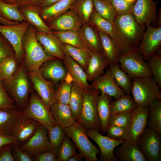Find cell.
Masks as SVG:
<instances>
[{
    "mask_svg": "<svg viewBox=\"0 0 161 161\" xmlns=\"http://www.w3.org/2000/svg\"><path fill=\"white\" fill-rule=\"evenodd\" d=\"M117 160L122 161H146V160L136 144L125 142L114 150Z\"/></svg>",
    "mask_w": 161,
    "mask_h": 161,
    "instance_id": "f1b7e54d",
    "label": "cell"
},
{
    "mask_svg": "<svg viewBox=\"0 0 161 161\" xmlns=\"http://www.w3.org/2000/svg\"><path fill=\"white\" fill-rule=\"evenodd\" d=\"M20 13L27 21L42 32L52 34V32L42 20L40 15L41 9L38 5H29L20 7Z\"/></svg>",
    "mask_w": 161,
    "mask_h": 161,
    "instance_id": "d4e9b609",
    "label": "cell"
},
{
    "mask_svg": "<svg viewBox=\"0 0 161 161\" xmlns=\"http://www.w3.org/2000/svg\"><path fill=\"white\" fill-rule=\"evenodd\" d=\"M16 21H9L6 20L0 16V24L4 25H10L17 24L19 23Z\"/></svg>",
    "mask_w": 161,
    "mask_h": 161,
    "instance_id": "91938a15",
    "label": "cell"
},
{
    "mask_svg": "<svg viewBox=\"0 0 161 161\" xmlns=\"http://www.w3.org/2000/svg\"><path fill=\"white\" fill-rule=\"evenodd\" d=\"M137 106L131 96L125 94L111 103V115L132 111Z\"/></svg>",
    "mask_w": 161,
    "mask_h": 161,
    "instance_id": "d590c367",
    "label": "cell"
},
{
    "mask_svg": "<svg viewBox=\"0 0 161 161\" xmlns=\"http://www.w3.org/2000/svg\"><path fill=\"white\" fill-rule=\"evenodd\" d=\"M12 144L0 148V161H15L12 151Z\"/></svg>",
    "mask_w": 161,
    "mask_h": 161,
    "instance_id": "11a10c76",
    "label": "cell"
},
{
    "mask_svg": "<svg viewBox=\"0 0 161 161\" xmlns=\"http://www.w3.org/2000/svg\"><path fill=\"white\" fill-rule=\"evenodd\" d=\"M56 58L46 61L40 69L43 77L57 87L61 81L67 77L68 73L63 62Z\"/></svg>",
    "mask_w": 161,
    "mask_h": 161,
    "instance_id": "ffe728a7",
    "label": "cell"
},
{
    "mask_svg": "<svg viewBox=\"0 0 161 161\" xmlns=\"http://www.w3.org/2000/svg\"><path fill=\"white\" fill-rule=\"evenodd\" d=\"M30 80L24 62L21 63L12 76L2 80L6 92L11 96L17 109L21 112L26 109L30 101L31 90Z\"/></svg>",
    "mask_w": 161,
    "mask_h": 161,
    "instance_id": "6da1fadb",
    "label": "cell"
},
{
    "mask_svg": "<svg viewBox=\"0 0 161 161\" xmlns=\"http://www.w3.org/2000/svg\"><path fill=\"white\" fill-rule=\"evenodd\" d=\"M92 0L94 7L97 13L110 21L114 27V22L117 13L109 0Z\"/></svg>",
    "mask_w": 161,
    "mask_h": 161,
    "instance_id": "60d3db41",
    "label": "cell"
},
{
    "mask_svg": "<svg viewBox=\"0 0 161 161\" xmlns=\"http://www.w3.org/2000/svg\"><path fill=\"white\" fill-rule=\"evenodd\" d=\"M94 8L92 0H75L70 9L75 12L83 24L88 23Z\"/></svg>",
    "mask_w": 161,
    "mask_h": 161,
    "instance_id": "74e56055",
    "label": "cell"
},
{
    "mask_svg": "<svg viewBox=\"0 0 161 161\" xmlns=\"http://www.w3.org/2000/svg\"><path fill=\"white\" fill-rule=\"evenodd\" d=\"M35 29L29 26L23 40V47L25 52L24 67L27 72L39 69L46 61L55 57L45 52L41 44L37 40Z\"/></svg>",
    "mask_w": 161,
    "mask_h": 161,
    "instance_id": "7a4b0ae2",
    "label": "cell"
},
{
    "mask_svg": "<svg viewBox=\"0 0 161 161\" xmlns=\"http://www.w3.org/2000/svg\"><path fill=\"white\" fill-rule=\"evenodd\" d=\"M76 146L66 134L58 150L57 161H67L76 152Z\"/></svg>",
    "mask_w": 161,
    "mask_h": 161,
    "instance_id": "bcb514c9",
    "label": "cell"
},
{
    "mask_svg": "<svg viewBox=\"0 0 161 161\" xmlns=\"http://www.w3.org/2000/svg\"><path fill=\"white\" fill-rule=\"evenodd\" d=\"M27 73L36 93L50 110L51 106L57 102L56 96V90L54 84L52 81L43 77L40 69Z\"/></svg>",
    "mask_w": 161,
    "mask_h": 161,
    "instance_id": "30bf717a",
    "label": "cell"
},
{
    "mask_svg": "<svg viewBox=\"0 0 161 161\" xmlns=\"http://www.w3.org/2000/svg\"><path fill=\"white\" fill-rule=\"evenodd\" d=\"M14 52V50L10 43L4 36H0V63L8 57L16 56Z\"/></svg>",
    "mask_w": 161,
    "mask_h": 161,
    "instance_id": "681fc988",
    "label": "cell"
},
{
    "mask_svg": "<svg viewBox=\"0 0 161 161\" xmlns=\"http://www.w3.org/2000/svg\"><path fill=\"white\" fill-rule=\"evenodd\" d=\"M78 31L83 44L88 49L93 52L103 53L97 30L87 23L82 24Z\"/></svg>",
    "mask_w": 161,
    "mask_h": 161,
    "instance_id": "603a6c76",
    "label": "cell"
},
{
    "mask_svg": "<svg viewBox=\"0 0 161 161\" xmlns=\"http://www.w3.org/2000/svg\"><path fill=\"white\" fill-rule=\"evenodd\" d=\"M22 112L39 122L47 131L56 125L50 110L32 89L28 104Z\"/></svg>",
    "mask_w": 161,
    "mask_h": 161,
    "instance_id": "9c48e42d",
    "label": "cell"
},
{
    "mask_svg": "<svg viewBox=\"0 0 161 161\" xmlns=\"http://www.w3.org/2000/svg\"><path fill=\"white\" fill-rule=\"evenodd\" d=\"M146 27L136 49L145 60L155 54L161 47V27L149 25Z\"/></svg>",
    "mask_w": 161,
    "mask_h": 161,
    "instance_id": "7c38bea8",
    "label": "cell"
},
{
    "mask_svg": "<svg viewBox=\"0 0 161 161\" xmlns=\"http://www.w3.org/2000/svg\"><path fill=\"white\" fill-rule=\"evenodd\" d=\"M109 69L118 85L127 94L131 95L132 82L131 78L119 66L118 63L110 64Z\"/></svg>",
    "mask_w": 161,
    "mask_h": 161,
    "instance_id": "e575fe53",
    "label": "cell"
},
{
    "mask_svg": "<svg viewBox=\"0 0 161 161\" xmlns=\"http://www.w3.org/2000/svg\"><path fill=\"white\" fill-rule=\"evenodd\" d=\"M114 24L115 30L124 43L132 51H137L144 29L131 13L117 14Z\"/></svg>",
    "mask_w": 161,
    "mask_h": 161,
    "instance_id": "3957f363",
    "label": "cell"
},
{
    "mask_svg": "<svg viewBox=\"0 0 161 161\" xmlns=\"http://www.w3.org/2000/svg\"><path fill=\"white\" fill-rule=\"evenodd\" d=\"M88 23L97 31L103 32L109 35L114 41L120 54L128 51V47L120 37L112 24L100 16L96 11L94 6Z\"/></svg>",
    "mask_w": 161,
    "mask_h": 161,
    "instance_id": "2e32d148",
    "label": "cell"
},
{
    "mask_svg": "<svg viewBox=\"0 0 161 161\" xmlns=\"http://www.w3.org/2000/svg\"><path fill=\"white\" fill-rule=\"evenodd\" d=\"M132 111L111 115L108 126H114L127 129L131 122Z\"/></svg>",
    "mask_w": 161,
    "mask_h": 161,
    "instance_id": "7dc6e473",
    "label": "cell"
},
{
    "mask_svg": "<svg viewBox=\"0 0 161 161\" xmlns=\"http://www.w3.org/2000/svg\"><path fill=\"white\" fill-rule=\"evenodd\" d=\"M57 155L52 149L38 153L32 156L34 161H57Z\"/></svg>",
    "mask_w": 161,
    "mask_h": 161,
    "instance_id": "db71d44e",
    "label": "cell"
},
{
    "mask_svg": "<svg viewBox=\"0 0 161 161\" xmlns=\"http://www.w3.org/2000/svg\"><path fill=\"white\" fill-rule=\"evenodd\" d=\"M3 2L10 4L16 3V0H1Z\"/></svg>",
    "mask_w": 161,
    "mask_h": 161,
    "instance_id": "6125c7cd",
    "label": "cell"
},
{
    "mask_svg": "<svg viewBox=\"0 0 161 161\" xmlns=\"http://www.w3.org/2000/svg\"><path fill=\"white\" fill-rule=\"evenodd\" d=\"M136 144L146 160L161 161V137L157 132L146 127Z\"/></svg>",
    "mask_w": 161,
    "mask_h": 161,
    "instance_id": "ba28073f",
    "label": "cell"
},
{
    "mask_svg": "<svg viewBox=\"0 0 161 161\" xmlns=\"http://www.w3.org/2000/svg\"><path fill=\"white\" fill-rule=\"evenodd\" d=\"M137 51L126 52L119 55L118 63L131 78L151 76L147 64Z\"/></svg>",
    "mask_w": 161,
    "mask_h": 161,
    "instance_id": "52a82bcc",
    "label": "cell"
},
{
    "mask_svg": "<svg viewBox=\"0 0 161 161\" xmlns=\"http://www.w3.org/2000/svg\"><path fill=\"white\" fill-rule=\"evenodd\" d=\"M110 97L101 92L97 100V110L100 124V129L102 132H106L111 115Z\"/></svg>",
    "mask_w": 161,
    "mask_h": 161,
    "instance_id": "4dcf8cb0",
    "label": "cell"
},
{
    "mask_svg": "<svg viewBox=\"0 0 161 161\" xmlns=\"http://www.w3.org/2000/svg\"><path fill=\"white\" fill-rule=\"evenodd\" d=\"M147 63L153 78L160 88H161V54L159 49L156 53L148 58Z\"/></svg>",
    "mask_w": 161,
    "mask_h": 161,
    "instance_id": "f6af8a7d",
    "label": "cell"
},
{
    "mask_svg": "<svg viewBox=\"0 0 161 161\" xmlns=\"http://www.w3.org/2000/svg\"><path fill=\"white\" fill-rule=\"evenodd\" d=\"M65 55L63 63L72 81L78 85L83 90L89 89L87 77L85 71L72 58Z\"/></svg>",
    "mask_w": 161,
    "mask_h": 161,
    "instance_id": "cb8c5ba5",
    "label": "cell"
},
{
    "mask_svg": "<svg viewBox=\"0 0 161 161\" xmlns=\"http://www.w3.org/2000/svg\"><path fill=\"white\" fill-rule=\"evenodd\" d=\"M40 124L22 112L11 135L14 138V144L20 146L26 143L35 134Z\"/></svg>",
    "mask_w": 161,
    "mask_h": 161,
    "instance_id": "5bb4252c",
    "label": "cell"
},
{
    "mask_svg": "<svg viewBox=\"0 0 161 161\" xmlns=\"http://www.w3.org/2000/svg\"><path fill=\"white\" fill-rule=\"evenodd\" d=\"M72 83V79L68 80L67 77L59 83L56 92L57 102L69 105Z\"/></svg>",
    "mask_w": 161,
    "mask_h": 161,
    "instance_id": "ee69618b",
    "label": "cell"
},
{
    "mask_svg": "<svg viewBox=\"0 0 161 161\" xmlns=\"http://www.w3.org/2000/svg\"><path fill=\"white\" fill-rule=\"evenodd\" d=\"M29 27V24L27 21L13 25H0V33L13 47L16 57L19 63L24 54L23 39Z\"/></svg>",
    "mask_w": 161,
    "mask_h": 161,
    "instance_id": "8fae6325",
    "label": "cell"
},
{
    "mask_svg": "<svg viewBox=\"0 0 161 161\" xmlns=\"http://www.w3.org/2000/svg\"><path fill=\"white\" fill-rule=\"evenodd\" d=\"M149 109V106H138L132 111L131 122L124 139L125 142L136 143L146 127Z\"/></svg>",
    "mask_w": 161,
    "mask_h": 161,
    "instance_id": "4fadbf2b",
    "label": "cell"
},
{
    "mask_svg": "<svg viewBox=\"0 0 161 161\" xmlns=\"http://www.w3.org/2000/svg\"><path fill=\"white\" fill-rule=\"evenodd\" d=\"M131 14L144 29L157 19V3L153 0H136Z\"/></svg>",
    "mask_w": 161,
    "mask_h": 161,
    "instance_id": "9a60e30c",
    "label": "cell"
},
{
    "mask_svg": "<svg viewBox=\"0 0 161 161\" xmlns=\"http://www.w3.org/2000/svg\"><path fill=\"white\" fill-rule=\"evenodd\" d=\"M47 131L48 137L51 149L57 156L60 147L66 134L64 129L57 124Z\"/></svg>",
    "mask_w": 161,
    "mask_h": 161,
    "instance_id": "7bdbcfd3",
    "label": "cell"
},
{
    "mask_svg": "<svg viewBox=\"0 0 161 161\" xmlns=\"http://www.w3.org/2000/svg\"><path fill=\"white\" fill-rule=\"evenodd\" d=\"M88 136L98 145L100 150V159L102 161H116L117 159L115 156L114 148L125 142L123 140L113 139L108 136H104L98 131L86 130Z\"/></svg>",
    "mask_w": 161,
    "mask_h": 161,
    "instance_id": "e0dca14e",
    "label": "cell"
},
{
    "mask_svg": "<svg viewBox=\"0 0 161 161\" xmlns=\"http://www.w3.org/2000/svg\"><path fill=\"white\" fill-rule=\"evenodd\" d=\"M90 87L99 90L115 100L123 95L125 92L118 85L109 69L105 73L99 76L93 81Z\"/></svg>",
    "mask_w": 161,
    "mask_h": 161,
    "instance_id": "d6986e66",
    "label": "cell"
},
{
    "mask_svg": "<svg viewBox=\"0 0 161 161\" xmlns=\"http://www.w3.org/2000/svg\"><path fill=\"white\" fill-rule=\"evenodd\" d=\"M69 105L75 121L78 122L81 113L83 103V90L73 82Z\"/></svg>",
    "mask_w": 161,
    "mask_h": 161,
    "instance_id": "836d02e7",
    "label": "cell"
},
{
    "mask_svg": "<svg viewBox=\"0 0 161 161\" xmlns=\"http://www.w3.org/2000/svg\"><path fill=\"white\" fill-rule=\"evenodd\" d=\"M60 0H39L38 6L41 8L50 6Z\"/></svg>",
    "mask_w": 161,
    "mask_h": 161,
    "instance_id": "680465c9",
    "label": "cell"
},
{
    "mask_svg": "<svg viewBox=\"0 0 161 161\" xmlns=\"http://www.w3.org/2000/svg\"><path fill=\"white\" fill-rule=\"evenodd\" d=\"M147 124L150 129L161 135V101L157 99L149 106Z\"/></svg>",
    "mask_w": 161,
    "mask_h": 161,
    "instance_id": "8d00e7d4",
    "label": "cell"
},
{
    "mask_svg": "<svg viewBox=\"0 0 161 161\" xmlns=\"http://www.w3.org/2000/svg\"><path fill=\"white\" fill-rule=\"evenodd\" d=\"M109 65L103 53L92 52L87 68L85 71L87 80L92 82L103 74L104 70Z\"/></svg>",
    "mask_w": 161,
    "mask_h": 161,
    "instance_id": "4316f807",
    "label": "cell"
},
{
    "mask_svg": "<svg viewBox=\"0 0 161 161\" xmlns=\"http://www.w3.org/2000/svg\"><path fill=\"white\" fill-rule=\"evenodd\" d=\"M82 24L75 12L70 9L57 17L47 26L51 30L61 31L78 30Z\"/></svg>",
    "mask_w": 161,
    "mask_h": 161,
    "instance_id": "7402d4cb",
    "label": "cell"
},
{
    "mask_svg": "<svg viewBox=\"0 0 161 161\" xmlns=\"http://www.w3.org/2000/svg\"><path fill=\"white\" fill-rule=\"evenodd\" d=\"M53 33L62 43L66 44L78 48L88 49L83 44L78 30L54 31L53 32Z\"/></svg>",
    "mask_w": 161,
    "mask_h": 161,
    "instance_id": "f35d334b",
    "label": "cell"
},
{
    "mask_svg": "<svg viewBox=\"0 0 161 161\" xmlns=\"http://www.w3.org/2000/svg\"><path fill=\"white\" fill-rule=\"evenodd\" d=\"M127 130L120 127L111 126L107 127L106 132L107 136L113 139L124 140Z\"/></svg>",
    "mask_w": 161,
    "mask_h": 161,
    "instance_id": "816d5d0a",
    "label": "cell"
},
{
    "mask_svg": "<svg viewBox=\"0 0 161 161\" xmlns=\"http://www.w3.org/2000/svg\"><path fill=\"white\" fill-rule=\"evenodd\" d=\"M39 0H16L18 8L29 5H38Z\"/></svg>",
    "mask_w": 161,
    "mask_h": 161,
    "instance_id": "9f6ffc18",
    "label": "cell"
},
{
    "mask_svg": "<svg viewBox=\"0 0 161 161\" xmlns=\"http://www.w3.org/2000/svg\"><path fill=\"white\" fill-rule=\"evenodd\" d=\"M20 147L32 157L51 149L47 130L40 123L34 135L26 143Z\"/></svg>",
    "mask_w": 161,
    "mask_h": 161,
    "instance_id": "ac0fdd59",
    "label": "cell"
},
{
    "mask_svg": "<svg viewBox=\"0 0 161 161\" xmlns=\"http://www.w3.org/2000/svg\"><path fill=\"white\" fill-rule=\"evenodd\" d=\"M83 158V157L80 153H76L71 157L67 161H80L82 160Z\"/></svg>",
    "mask_w": 161,
    "mask_h": 161,
    "instance_id": "94428289",
    "label": "cell"
},
{
    "mask_svg": "<svg viewBox=\"0 0 161 161\" xmlns=\"http://www.w3.org/2000/svg\"><path fill=\"white\" fill-rule=\"evenodd\" d=\"M109 0L118 15L131 14L133 6L136 1L129 2L125 0Z\"/></svg>",
    "mask_w": 161,
    "mask_h": 161,
    "instance_id": "c3c4849f",
    "label": "cell"
},
{
    "mask_svg": "<svg viewBox=\"0 0 161 161\" xmlns=\"http://www.w3.org/2000/svg\"><path fill=\"white\" fill-rule=\"evenodd\" d=\"M12 151L16 161H33L32 157L22 150L19 146L15 144H12Z\"/></svg>",
    "mask_w": 161,
    "mask_h": 161,
    "instance_id": "f5cc1de1",
    "label": "cell"
},
{
    "mask_svg": "<svg viewBox=\"0 0 161 161\" xmlns=\"http://www.w3.org/2000/svg\"><path fill=\"white\" fill-rule=\"evenodd\" d=\"M100 92L99 90L91 87L83 90L82 108L77 122L81 124L85 130L98 131L100 129L97 104V98Z\"/></svg>",
    "mask_w": 161,
    "mask_h": 161,
    "instance_id": "5b68a950",
    "label": "cell"
},
{
    "mask_svg": "<svg viewBox=\"0 0 161 161\" xmlns=\"http://www.w3.org/2000/svg\"><path fill=\"white\" fill-rule=\"evenodd\" d=\"M62 45L64 54L72 58L85 71L92 52L87 49L76 47L66 44L62 43Z\"/></svg>",
    "mask_w": 161,
    "mask_h": 161,
    "instance_id": "d6a6232c",
    "label": "cell"
},
{
    "mask_svg": "<svg viewBox=\"0 0 161 161\" xmlns=\"http://www.w3.org/2000/svg\"><path fill=\"white\" fill-rule=\"evenodd\" d=\"M75 0H60L52 5L41 9L40 15L45 22L50 23L70 9Z\"/></svg>",
    "mask_w": 161,
    "mask_h": 161,
    "instance_id": "f546056e",
    "label": "cell"
},
{
    "mask_svg": "<svg viewBox=\"0 0 161 161\" xmlns=\"http://www.w3.org/2000/svg\"><path fill=\"white\" fill-rule=\"evenodd\" d=\"M19 63L16 56L3 60L0 63V79L3 80L12 76L18 70Z\"/></svg>",
    "mask_w": 161,
    "mask_h": 161,
    "instance_id": "b9f144b4",
    "label": "cell"
},
{
    "mask_svg": "<svg viewBox=\"0 0 161 161\" xmlns=\"http://www.w3.org/2000/svg\"><path fill=\"white\" fill-rule=\"evenodd\" d=\"M35 35L47 54L63 61L64 59L65 55L62 43L53 33L50 34L36 30Z\"/></svg>",
    "mask_w": 161,
    "mask_h": 161,
    "instance_id": "44dd1931",
    "label": "cell"
},
{
    "mask_svg": "<svg viewBox=\"0 0 161 161\" xmlns=\"http://www.w3.org/2000/svg\"><path fill=\"white\" fill-rule=\"evenodd\" d=\"M64 130L74 142L76 147L86 160L99 161L97 157L99 152V150L90 140L85 129L81 124L75 122Z\"/></svg>",
    "mask_w": 161,
    "mask_h": 161,
    "instance_id": "8992f818",
    "label": "cell"
},
{
    "mask_svg": "<svg viewBox=\"0 0 161 161\" xmlns=\"http://www.w3.org/2000/svg\"><path fill=\"white\" fill-rule=\"evenodd\" d=\"M133 79L131 94L138 106H149L156 100H161L160 88L152 76Z\"/></svg>",
    "mask_w": 161,
    "mask_h": 161,
    "instance_id": "277c9868",
    "label": "cell"
},
{
    "mask_svg": "<svg viewBox=\"0 0 161 161\" xmlns=\"http://www.w3.org/2000/svg\"><path fill=\"white\" fill-rule=\"evenodd\" d=\"M14 143V140L12 136L0 135V148L8 144Z\"/></svg>",
    "mask_w": 161,
    "mask_h": 161,
    "instance_id": "6f0895ef",
    "label": "cell"
},
{
    "mask_svg": "<svg viewBox=\"0 0 161 161\" xmlns=\"http://www.w3.org/2000/svg\"><path fill=\"white\" fill-rule=\"evenodd\" d=\"M50 111L56 124L63 129L70 126L75 122L68 104L56 103L51 106Z\"/></svg>",
    "mask_w": 161,
    "mask_h": 161,
    "instance_id": "484cf974",
    "label": "cell"
},
{
    "mask_svg": "<svg viewBox=\"0 0 161 161\" xmlns=\"http://www.w3.org/2000/svg\"><path fill=\"white\" fill-rule=\"evenodd\" d=\"M0 109H17L5 90L0 79Z\"/></svg>",
    "mask_w": 161,
    "mask_h": 161,
    "instance_id": "f907efd6",
    "label": "cell"
},
{
    "mask_svg": "<svg viewBox=\"0 0 161 161\" xmlns=\"http://www.w3.org/2000/svg\"><path fill=\"white\" fill-rule=\"evenodd\" d=\"M0 16L9 21L23 22L27 21L20 13L16 3H5L0 0Z\"/></svg>",
    "mask_w": 161,
    "mask_h": 161,
    "instance_id": "ab89813d",
    "label": "cell"
},
{
    "mask_svg": "<svg viewBox=\"0 0 161 161\" xmlns=\"http://www.w3.org/2000/svg\"><path fill=\"white\" fill-rule=\"evenodd\" d=\"M127 2H133L136 1V0H125Z\"/></svg>",
    "mask_w": 161,
    "mask_h": 161,
    "instance_id": "be15d7a7",
    "label": "cell"
},
{
    "mask_svg": "<svg viewBox=\"0 0 161 161\" xmlns=\"http://www.w3.org/2000/svg\"><path fill=\"white\" fill-rule=\"evenodd\" d=\"M97 31L104 57L109 64L117 63L120 54L114 41L107 34Z\"/></svg>",
    "mask_w": 161,
    "mask_h": 161,
    "instance_id": "1f68e13d",
    "label": "cell"
},
{
    "mask_svg": "<svg viewBox=\"0 0 161 161\" xmlns=\"http://www.w3.org/2000/svg\"><path fill=\"white\" fill-rule=\"evenodd\" d=\"M21 113L17 109H0V135L11 136Z\"/></svg>",
    "mask_w": 161,
    "mask_h": 161,
    "instance_id": "83f0119b",
    "label": "cell"
}]
</instances>
